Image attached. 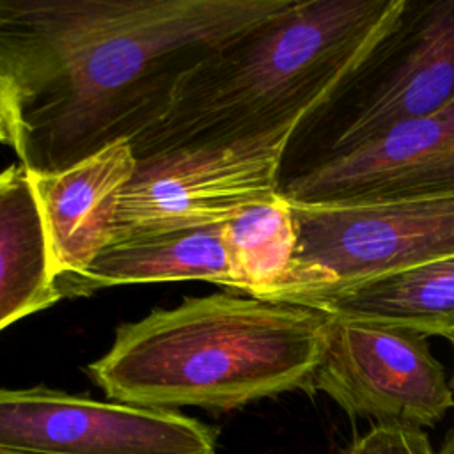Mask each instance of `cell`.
<instances>
[{"label":"cell","instance_id":"cell-1","mask_svg":"<svg viewBox=\"0 0 454 454\" xmlns=\"http://www.w3.org/2000/svg\"><path fill=\"white\" fill-rule=\"evenodd\" d=\"M287 0H0V114L28 174L153 128L222 43Z\"/></svg>","mask_w":454,"mask_h":454},{"label":"cell","instance_id":"cell-2","mask_svg":"<svg viewBox=\"0 0 454 454\" xmlns=\"http://www.w3.org/2000/svg\"><path fill=\"white\" fill-rule=\"evenodd\" d=\"M401 0H287L229 37L179 85L167 114L129 144L137 161L238 142L286 147L392 20Z\"/></svg>","mask_w":454,"mask_h":454},{"label":"cell","instance_id":"cell-3","mask_svg":"<svg viewBox=\"0 0 454 454\" xmlns=\"http://www.w3.org/2000/svg\"><path fill=\"white\" fill-rule=\"evenodd\" d=\"M328 326L330 316L310 307L222 293L186 298L117 326L87 372L115 403L231 411L307 392Z\"/></svg>","mask_w":454,"mask_h":454},{"label":"cell","instance_id":"cell-4","mask_svg":"<svg viewBox=\"0 0 454 454\" xmlns=\"http://www.w3.org/2000/svg\"><path fill=\"white\" fill-rule=\"evenodd\" d=\"M454 101V0H401L330 94L294 128L280 179L344 158Z\"/></svg>","mask_w":454,"mask_h":454},{"label":"cell","instance_id":"cell-5","mask_svg":"<svg viewBox=\"0 0 454 454\" xmlns=\"http://www.w3.org/2000/svg\"><path fill=\"white\" fill-rule=\"evenodd\" d=\"M296 250L266 301L309 305L358 282L454 255V195L355 207H296Z\"/></svg>","mask_w":454,"mask_h":454},{"label":"cell","instance_id":"cell-6","mask_svg":"<svg viewBox=\"0 0 454 454\" xmlns=\"http://www.w3.org/2000/svg\"><path fill=\"white\" fill-rule=\"evenodd\" d=\"M284 145L238 142L179 149L137 161L117 211L114 239L222 225L277 193Z\"/></svg>","mask_w":454,"mask_h":454},{"label":"cell","instance_id":"cell-7","mask_svg":"<svg viewBox=\"0 0 454 454\" xmlns=\"http://www.w3.org/2000/svg\"><path fill=\"white\" fill-rule=\"evenodd\" d=\"M216 427L48 387H0V454H216Z\"/></svg>","mask_w":454,"mask_h":454},{"label":"cell","instance_id":"cell-8","mask_svg":"<svg viewBox=\"0 0 454 454\" xmlns=\"http://www.w3.org/2000/svg\"><path fill=\"white\" fill-rule=\"evenodd\" d=\"M309 394L323 392L349 417L431 427L454 406V390L427 337L330 316Z\"/></svg>","mask_w":454,"mask_h":454},{"label":"cell","instance_id":"cell-9","mask_svg":"<svg viewBox=\"0 0 454 454\" xmlns=\"http://www.w3.org/2000/svg\"><path fill=\"white\" fill-rule=\"evenodd\" d=\"M296 207H355L454 195V101L372 144L280 179Z\"/></svg>","mask_w":454,"mask_h":454},{"label":"cell","instance_id":"cell-10","mask_svg":"<svg viewBox=\"0 0 454 454\" xmlns=\"http://www.w3.org/2000/svg\"><path fill=\"white\" fill-rule=\"evenodd\" d=\"M137 170L129 142L112 144L53 174H28L57 278L85 270L114 239L121 197Z\"/></svg>","mask_w":454,"mask_h":454},{"label":"cell","instance_id":"cell-11","mask_svg":"<svg viewBox=\"0 0 454 454\" xmlns=\"http://www.w3.org/2000/svg\"><path fill=\"white\" fill-rule=\"evenodd\" d=\"M204 280L231 289L222 225L144 234L108 243L82 271L57 278L59 298L129 284Z\"/></svg>","mask_w":454,"mask_h":454},{"label":"cell","instance_id":"cell-12","mask_svg":"<svg viewBox=\"0 0 454 454\" xmlns=\"http://www.w3.org/2000/svg\"><path fill=\"white\" fill-rule=\"evenodd\" d=\"M305 307L454 342V255L358 282Z\"/></svg>","mask_w":454,"mask_h":454},{"label":"cell","instance_id":"cell-13","mask_svg":"<svg viewBox=\"0 0 454 454\" xmlns=\"http://www.w3.org/2000/svg\"><path fill=\"white\" fill-rule=\"evenodd\" d=\"M57 271L30 176L0 172V330L55 301Z\"/></svg>","mask_w":454,"mask_h":454},{"label":"cell","instance_id":"cell-14","mask_svg":"<svg viewBox=\"0 0 454 454\" xmlns=\"http://www.w3.org/2000/svg\"><path fill=\"white\" fill-rule=\"evenodd\" d=\"M231 289L270 300L284 284L296 250L293 206L278 193L252 202L222 223Z\"/></svg>","mask_w":454,"mask_h":454},{"label":"cell","instance_id":"cell-15","mask_svg":"<svg viewBox=\"0 0 454 454\" xmlns=\"http://www.w3.org/2000/svg\"><path fill=\"white\" fill-rule=\"evenodd\" d=\"M344 454H436L424 429L406 424H374Z\"/></svg>","mask_w":454,"mask_h":454},{"label":"cell","instance_id":"cell-16","mask_svg":"<svg viewBox=\"0 0 454 454\" xmlns=\"http://www.w3.org/2000/svg\"><path fill=\"white\" fill-rule=\"evenodd\" d=\"M436 454H454V426L447 431L445 440H443V443H442V447Z\"/></svg>","mask_w":454,"mask_h":454},{"label":"cell","instance_id":"cell-17","mask_svg":"<svg viewBox=\"0 0 454 454\" xmlns=\"http://www.w3.org/2000/svg\"><path fill=\"white\" fill-rule=\"evenodd\" d=\"M0 144H7V129H5V122H4L2 114H0Z\"/></svg>","mask_w":454,"mask_h":454},{"label":"cell","instance_id":"cell-18","mask_svg":"<svg viewBox=\"0 0 454 454\" xmlns=\"http://www.w3.org/2000/svg\"><path fill=\"white\" fill-rule=\"evenodd\" d=\"M452 348H454V342H452ZM450 385H452V390H454V376H452V380H450Z\"/></svg>","mask_w":454,"mask_h":454}]
</instances>
